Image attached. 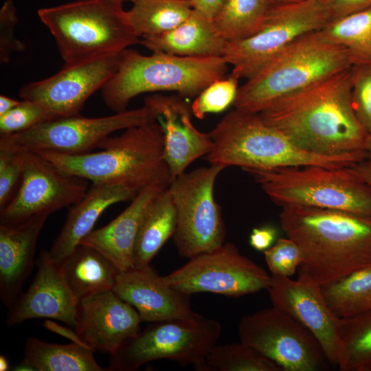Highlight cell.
Returning a JSON list of instances; mask_svg holds the SVG:
<instances>
[{
  "label": "cell",
  "mask_w": 371,
  "mask_h": 371,
  "mask_svg": "<svg viewBox=\"0 0 371 371\" xmlns=\"http://www.w3.org/2000/svg\"><path fill=\"white\" fill-rule=\"evenodd\" d=\"M123 1H131L132 3H134L138 0H122Z\"/></svg>",
  "instance_id": "cell-51"
},
{
  "label": "cell",
  "mask_w": 371,
  "mask_h": 371,
  "mask_svg": "<svg viewBox=\"0 0 371 371\" xmlns=\"http://www.w3.org/2000/svg\"><path fill=\"white\" fill-rule=\"evenodd\" d=\"M155 121L147 106L100 117L80 114L43 122L21 133L0 136V150L13 153L55 152L80 155L92 152L113 133Z\"/></svg>",
  "instance_id": "cell-11"
},
{
  "label": "cell",
  "mask_w": 371,
  "mask_h": 371,
  "mask_svg": "<svg viewBox=\"0 0 371 371\" xmlns=\"http://www.w3.org/2000/svg\"><path fill=\"white\" fill-rule=\"evenodd\" d=\"M10 370V363L4 355L0 356V370L7 371Z\"/></svg>",
  "instance_id": "cell-49"
},
{
  "label": "cell",
  "mask_w": 371,
  "mask_h": 371,
  "mask_svg": "<svg viewBox=\"0 0 371 371\" xmlns=\"http://www.w3.org/2000/svg\"><path fill=\"white\" fill-rule=\"evenodd\" d=\"M332 311L344 318L371 311V263L322 286Z\"/></svg>",
  "instance_id": "cell-30"
},
{
  "label": "cell",
  "mask_w": 371,
  "mask_h": 371,
  "mask_svg": "<svg viewBox=\"0 0 371 371\" xmlns=\"http://www.w3.org/2000/svg\"><path fill=\"white\" fill-rule=\"evenodd\" d=\"M13 370H16V371H34V369L32 367H30V366H28V365L21 362V361L13 368Z\"/></svg>",
  "instance_id": "cell-50"
},
{
  "label": "cell",
  "mask_w": 371,
  "mask_h": 371,
  "mask_svg": "<svg viewBox=\"0 0 371 371\" xmlns=\"http://www.w3.org/2000/svg\"><path fill=\"white\" fill-rule=\"evenodd\" d=\"M47 214L25 221L0 223V297L10 308L21 294L32 271L37 240Z\"/></svg>",
  "instance_id": "cell-22"
},
{
  "label": "cell",
  "mask_w": 371,
  "mask_h": 371,
  "mask_svg": "<svg viewBox=\"0 0 371 371\" xmlns=\"http://www.w3.org/2000/svg\"><path fill=\"white\" fill-rule=\"evenodd\" d=\"M164 189L155 186L142 190L120 215L105 226L93 229L79 245L98 250L121 271L133 268L134 245L141 221L153 200Z\"/></svg>",
  "instance_id": "cell-24"
},
{
  "label": "cell",
  "mask_w": 371,
  "mask_h": 371,
  "mask_svg": "<svg viewBox=\"0 0 371 371\" xmlns=\"http://www.w3.org/2000/svg\"><path fill=\"white\" fill-rule=\"evenodd\" d=\"M238 79L232 74L208 85L191 104L192 115L203 120L207 114L223 112L233 105L239 88Z\"/></svg>",
  "instance_id": "cell-35"
},
{
  "label": "cell",
  "mask_w": 371,
  "mask_h": 371,
  "mask_svg": "<svg viewBox=\"0 0 371 371\" xmlns=\"http://www.w3.org/2000/svg\"><path fill=\"white\" fill-rule=\"evenodd\" d=\"M351 100L358 120L368 133L371 131V66H352Z\"/></svg>",
  "instance_id": "cell-38"
},
{
  "label": "cell",
  "mask_w": 371,
  "mask_h": 371,
  "mask_svg": "<svg viewBox=\"0 0 371 371\" xmlns=\"http://www.w3.org/2000/svg\"><path fill=\"white\" fill-rule=\"evenodd\" d=\"M329 22L320 0L269 6L260 30L227 41L223 58L232 67L233 75L248 80L297 38Z\"/></svg>",
  "instance_id": "cell-12"
},
{
  "label": "cell",
  "mask_w": 371,
  "mask_h": 371,
  "mask_svg": "<svg viewBox=\"0 0 371 371\" xmlns=\"http://www.w3.org/2000/svg\"><path fill=\"white\" fill-rule=\"evenodd\" d=\"M137 194L122 185L92 183L85 196L69 207L61 231L48 251L51 258L60 265L93 230L97 220L106 208L132 200Z\"/></svg>",
  "instance_id": "cell-23"
},
{
  "label": "cell",
  "mask_w": 371,
  "mask_h": 371,
  "mask_svg": "<svg viewBox=\"0 0 371 371\" xmlns=\"http://www.w3.org/2000/svg\"><path fill=\"white\" fill-rule=\"evenodd\" d=\"M354 172L371 187V164L366 159L352 166Z\"/></svg>",
  "instance_id": "cell-45"
},
{
  "label": "cell",
  "mask_w": 371,
  "mask_h": 371,
  "mask_svg": "<svg viewBox=\"0 0 371 371\" xmlns=\"http://www.w3.org/2000/svg\"><path fill=\"white\" fill-rule=\"evenodd\" d=\"M240 341L277 363L282 371H320L328 361L316 338L300 323L272 306L244 316Z\"/></svg>",
  "instance_id": "cell-13"
},
{
  "label": "cell",
  "mask_w": 371,
  "mask_h": 371,
  "mask_svg": "<svg viewBox=\"0 0 371 371\" xmlns=\"http://www.w3.org/2000/svg\"><path fill=\"white\" fill-rule=\"evenodd\" d=\"M93 352L74 342L59 344L29 337L21 362L34 371H108L98 365Z\"/></svg>",
  "instance_id": "cell-28"
},
{
  "label": "cell",
  "mask_w": 371,
  "mask_h": 371,
  "mask_svg": "<svg viewBox=\"0 0 371 371\" xmlns=\"http://www.w3.org/2000/svg\"><path fill=\"white\" fill-rule=\"evenodd\" d=\"M366 152L367 154L366 160L371 164V131L368 133L366 146Z\"/></svg>",
  "instance_id": "cell-48"
},
{
  "label": "cell",
  "mask_w": 371,
  "mask_h": 371,
  "mask_svg": "<svg viewBox=\"0 0 371 371\" xmlns=\"http://www.w3.org/2000/svg\"><path fill=\"white\" fill-rule=\"evenodd\" d=\"M267 265L273 276H292L298 269L302 257L297 244L291 238H280L264 251Z\"/></svg>",
  "instance_id": "cell-37"
},
{
  "label": "cell",
  "mask_w": 371,
  "mask_h": 371,
  "mask_svg": "<svg viewBox=\"0 0 371 371\" xmlns=\"http://www.w3.org/2000/svg\"><path fill=\"white\" fill-rule=\"evenodd\" d=\"M206 362L208 371H282L277 363L241 341L216 344Z\"/></svg>",
  "instance_id": "cell-34"
},
{
  "label": "cell",
  "mask_w": 371,
  "mask_h": 371,
  "mask_svg": "<svg viewBox=\"0 0 371 371\" xmlns=\"http://www.w3.org/2000/svg\"><path fill=\"white\" fill-rule=\"evenodd\" d=\"M22 172L21 153L0 150V210L12 200L18 190Z\"/></svg>",
  "instance_id": "cell-39"
},
{
  "label": "cell",
  "mask_w": 371,
  "mask_h": 371,
  "mask_svg": "<svg viewBox=\"0 0 371 371\" xmlns=\"http://www.w3.org/2000/svg\"><path fill=\"white\" fill-rule=\"evenodd\" d=\"M22 177L12 200L0 210V223H19L32 216L69 207L87 193L89 181L68 175L40 154L21 153Z\"/></svg>",
  "instance_id": "cell-15"
},
{
  "label": "cell",
  "mask_w": 371,
  "mask_h": 371,
  "mask_svg": "<svg viewBox=\"0 0 371 371\" xmlns=\"http://www.w3.org/2000/svg\"><path fill=\"white\" fill-rule=\"evenodd\" d=\"M16 9L12 0L4 1L0 9V62L9 63L14 52H21L25 44L15 36V27L18 23Z\"/></svg>",
  "instance_id": "cell-40"
},
{
  "label": "cell",
  "mask_w": 371,
  "mask_h": 371,
  "mask_svg": "<svg viewBox=\"0 0 371 371\" xmlns=\"http://www.w3.org/2000/svg\"><path fill=\"white\" fill-rule=\"evenodd\" d=\"M37 272L27 290L8 308L7 324L13 326L38 318L56 319L71 328L77 324L79 301L69 286L60 266L43 251Z\"/></svg>",
  "instance_id": "cell-19"
},
{
  "label": "cell",
  "mask_w": 371,
  "mask_h": 371,
  "mask_svg": "<svg viewBox=\"0 0 371 371\" xmlns=\"http://www.w3.org/2000/svg\"><path fill=\"white\" fill-rule=\"evenodd\" d=\"M174 289L191 295L212 293L239 297L267 289L271 275L243 255L232 243L189 259L164 276Z\"/></svg>",
  "instance_id": "cell-14"
},
{
  "label": "cell",
  "mask_w": 371,
  "mask_h": 371,
  "mask_svg": "<svg viewBox=\"0 0 371 371\" xmlns=\"http://www.w3.org/2000/svg\"><path fill=\"white\" fill-rule=\"evenodd\" d=\"M49 120L52 117L43 106L23 100L10 112L0 116V136L21 133Z\"/></svg>",
  "instance_id": "cell-36"
},
{
  "label": "cell",
  "mask_w": 371,
  "mask_h": 371,
  "mask_svg": "<svg viewBox=\"0 0 371 371\" xmlns=\"http://www.w3.org/2000/svg\"><path fill=\"white\" fill-rule=\"evenodd\" d=\"M278 229L272 225L255 227L249 236L250 245L257 251H265L277 240Z\"/></svg>",
  "instance_id": "cell-42"
},
{
  "label": "cell",
  "mask_w": 371,
  "mask_h": 371,
  "mask_svg": "<svg viewBox=\"0 0 371 371\" xmlns=\"http://www.w3.org/2000/svg\"><path fill=\"white\" fill-rule=\"evenodd\" d=\"M226 43L212 20L194 8L188 18L175 28L139 41L153 52L189 57H223Z\"/></svg>",
  "instance_id": "cell-25"
},
{
  "label": "cell",
  "mask_w": 371,
  "mask_h": 371,
  "mask_svg": "<svg viewBox=\"0 0 371 371\" xmlns=\"http://www.w3.org/2000/svg\"><path fill=\"white\" fill-rule=\"evenodd\" d=\"M339 341L341 371H371V311L341 318Z\"/></svg>",
  "instance_id": "cell-32"
},
{
  "label": "cell",
  "mask_w": 371,
  "mask_h": 371,
  "mask_svg": "<svg viewBox=\"0 0 371 371\" xmlns=\"http://www.w3.org/2000/svg\"><path fill=\"white\" fill-rule=\"evenodd\" d=\"M164 135L165 158L171 182L194 161L206 156L213 143L210 133L198 130L192 122V109L181 95L155 94L144 99Z\"/></svg>",
  "instance_id": "cell-20"
},
{
  "label": "cell",
  "mask_w": 371,
  "mask_h": 371,
  "mask_svg": "<svg viewBox=\"0 0 371 371\" xmlns=\"http://www.w3.org/2000/svg\"><path fill=\"white\" fill-rule=\"evenodd\" d=\"M221 333L216 319L200 314L186 319L152 322L110 355L108 371H136L158 359L208 371L206 358Z\"/></svg>",
  "instance_id": "cell-9"
},
{
  "label": "cell",
  "mask_w": 371,
  "mask_h": 371,
  "mask_svg": "<svg viewBox=\"0 0 371 371\" xmlns=\"http://www.w3.org/2000/svg\"><path fill=\"white\" fill-rule=\"evenodd\" d=\"M43 326L58 335H60L69 340L72 342L81 345L84 347H86L89 349H91L78 336L75 329L72 330L66 326L58 324L56 322H54L51 319H46L43 322Z\"/></svg>",
  "instance_id": "cell-43"
},
{
  "label": "cell",
  "mask_w": 371,
  "mask_h": 371,
  "mask_svg": "<svg viewBox=\"0 0 371 371\" xmlns=\"http://www.w3.org/2000/svg\"><path fill=\"white\" fill-rule=\"evenodd\" d=\"M320 31L345 48L352 66H371V7L333 20Z\"/></svg>",
  "instance_id": "cell-31"
},
{
  "label": "cell",
  "mask_w": 371,
  "mask_h": 371,
  "mask_svg": "<svg viewBox=\"0 0 371 371\" xmlns=\"http://www.w3.org/2000/svg\"><path fill=\"white\" fill-rule=\"evenodd\" d=\"M190 2H191L192 0H190Z\"/></svg>",
  "instance_id": "cell-52"
},
{
  "label": "cell",
  "mask_w": 371,
  "mask_h": 371,
  "mask_svg": "<svg viewBox=\"0 0 371 371\" xmlns=\"http://www.w3.org/2000/svg\"><path fill=\"white\" fill-rule=\"evenodd\" d=\"M213 146L205 156L210 164L226 168L271 169L308 165L350 167L367 159L366 151L321 155L306 150L258 113L236 109L227 113L210 133Z\"/></svg>",
  "instance_id": "cell-4"
},
{
  "label": "cell",
  "mask_w": 371,
  "mask_h": 371,
  "mask_svg": "<svg viewBox=\"0 0 371 371\" xmlns=\"http://www.w3.org/2000/svg\"><path fill=\"white\" fill-rule=\"evenodd\" d=\"M227 64L221 56L189 57L153 52L146 56L126 49L117 70L101 89L105 104L124 111L131 100L147 93L173 91L182 97L198 95L213 81L223 78Z\"/></svg>",
  "instance_id": "cell-6"
},
{
  "label": "cell",
  "mask_w": 371,
  "mask_h": 371,
  "mask_svg": "<svg viewBox=\"0 0 371 371\" xmlns=\"http://www.w3.org/2000/svg\"><path fill=\"white\" fill-rule=\"evenodd\" d=\"M280 222L301 251V280L322 286L371 263V217L286 206L282 207Z\"/></svg>",
  "instance_id": "cell-2"
},
{
  "label": "cell",
  "mask_w": 371,
  "mask_h": 371,
  "mask_svg": "<svg viewBox=\"0 0 371 371\" xmlns=\"http://www.w3.org/2000/svg\"><path fill=\"white\" fill-rule=\"evenodd\" d=\"M351 89L352 67L276 99L258 115L306 150L366 151L368 133L354 111Z\"/></svg>",
  "instance_id": "cell-1"
},
{
  "label": "cell",
  "mask_w": 371,
  "mask_h": 371,
  "mask_svg": "<svg viewBox=\"0 0 371 371\" xmlns=\"http://www.w3.org/2000/svg\"><path fill=\"white\" fill-rule=\"evenodd\" d=\"M192 10L190 0H138L127 10V16L140 38L175 28L188 18Z\"/></svg>",
  "instance_id": "cell-29"
},
{
  "label": "cell",
  "mask_w": 371,
  "mask_h": 371,
  "mask_svg": "<svg viewBox=\"0 0 371 371\" xmlns=\"http://www.w3.org/2000/svg\"><path fill=\"white\" fill-rule=\"evenodd\" d=\"M141 322L137 311L112 290L79 302L74 329L93 352L111 355L140 331Z\"/></svg>",
  "instance_id": "cell-18"
},
{
  "label": "cell",
  "mask_w": 371,
  "mask_h": 371,
  "mask_svg": "<svg viewBox=\"0 0 371 371\" xmlns=\"http://www.w3.org/2000/svg\"><path fill=\"white\" fill-rule=\"evenodd\" d=\"M330 21L371 7V0H320Z\"/></svg>",
  "instance_id": "cell-41"
},
{
  "label": "cell",
  "mask_w": 371,
  "mask_h": 371,
  "mask_svg": "<svg viewBox=\"0 0 371 371\" xmlns=\"http://www.w3.org/2000/svg\"><path fill=\"white\" fill-rule=\"evenodd\" d=\"M176 223V208L167 188L156 196L142 218L134 245L133 267L150 265L166 242L172 237Z\"/></svg>",
  "instance_id": "cell-27"
},
{
  "label": "cell",
  "mask_w": 371,
  "mask_h": 371,
  "mask_svg": "<svg viewBox=\"0 0 371 371\" xmlns=\"http://www.w3.org/2000/svg\"><path fill=\"white\" fill-rule=\"evenodd\" d=\"M60 266L79 302L112 291L121 271L98 250L83 245H79Z\"/></svg>",
  "instance_id": "cell-26"
},
{
  "label": "cell",
  "mask_w": 371,
  "mask_h": 371,
  "mask_svg": "<svg viewBox=\"0 0 371 371\" xmlns=\"http://www.w3.org/2000/svg\"><path fill=\"white\" fill-rule=\"evenodd\" d=\"M21 101L12 99L4 95H0V116L10 112L16 107Z\"/></svg>",
  "instance_id": "cell-46"
},
{
  "label": "cell",
  "mask_w": 371,
  "mask_h": 371,
  "mask_svg": "<svg viewBox=\"0 0 371 371\" xmlns=\"http://www.w3.org/2000/svg\"><path fill=\"white\" fill-rule=\"evenodd\" d=\"M120 53L65 64L53 76L22 87L19 95L43 106L52 119L79 115L88 98L115 74Z\"/></svg>",
  "instance_id": "cell-16"
},
{
  "label": "cell",
  "mask_w": 371,
  "mask_h": 371,
  "mask_svg": "<svg viewBox=\"0 0 371 371\" xmlns=\"http://www.w3.org/2000/svg\"><path fill=\"white\" fill-rule=\"evenodd\" d=\"M347 52L320 30L291 43L238 88L233 104L238 111L258 113L284 95L349 69Z\"/></svg>",
  "instance_id": "cell-5"
},
{
  "label": "cell",
  "mask_w": 371,
  "mask_h": 371,
  "mask_svg": "<svg viewBox=\"0 0 371 371\" xmlns=\"http://www.w3.org/2000/svg\"><path fill=\"white\" fill-rule=\"evenodd\" d=\"M224 169L216 164L199 167L184 172L168 186L177 212L172 238L183 258L190 259L225 243V225L214 196L216 179Z\"/></svg>",
  "instance_id": "cell-10"
},
{
  "label": "cell",
  "mask_w": 371,
  "mask_h": 371,
  "mask_svg": "<svg viewBox=\"0 0 371 371\" xmlns=\"http://www.w3.org/2000/svg\"><path fill=\"white\" fill-rule=\"evenodd\" d=\"M269 7L267 0H225L212 21L226 41L244 39L260 30Z\"/></svg>",
  "instance_id": "cell-33"
},
{
  "label": "cell",
  "mask_w": 371,
  "mask_h": 371,
  "mask_svg": "<svg viewBox=\"0 0 371 371\" xmlns=\"http://www.w3.org/2000/svg\"><path fill=\"white\" fill-rule=\"evenodd\" d=\"M122 0H78L40 8L38 16L54 36L65 64L118 54L140 38Z\"/></svg>",
  "instance_id": "cell-7"
},
{
  "label": "cell",
  "mask_w": 371,
  "mask_h": 371,
  "mask_svg": "<svg viewBox=\"0 0 371 371\" xmlns=\"http://www.w3.org/2000/svg\"><path fill=\"white\" fill-rule=\"evenodd\" d=\"M305 0H267L269 5H278L297 3Z\"/></svg>",
  "instance_id": "cell-47"
},
{
  "label": "cell",
  "mask_w": 371,
  "mask_h": 371,
  "mask_svg": "<svg viewBox=\"0 0 371 371\" xmlns=\"http://www.w3.org/2000/svg\"><path fill=\"white\" fill-rule=\"evenodd\" d=\"M98 148L80 155L37 153L63 172L92 183L122 185L139 193L155 186L167 188L171 183L164 135L156 120L110 135Z\"/></svg>",
  "instance_id": "cell-3"
},
{
  "label": "cell",
  "mask_w": 371,
  "mask_h": 371,
  "mask_svg": "<svg viewBox=\"0 0 371 371\" xmlns=\"http://www.w3.org/2000/svg\"><path fill=\"white\" fill-rule=\"evenodd\" d=\"M245 171L281 207L306 206L371 217V187L352 166L308 165Z\"/></svg>",
  "instance_id": "cell-8"
},
{
  "label": "cell",
  "mask_w": 371,
  "mask_h": 371,
  "mask_svg": "<svg viewBox=\"0 0 371 371\" xmlns=\"http://www.w3.org/2000/svg\"><path fill=\"white\" fill-rule=\"evenodd\" d=\"M113 291L139 313L142 322L192 317L190 295L179 292L150 266L120 271Z\"/></svg>",
  "instance_id": "cell-21"
},
{
  "label": "cell",
  "mask_w": 371,
  "mask_h": 371,
  "mask_svg": "<svg viewBox=\"0 0 371 371\" xmlns=\"http://www.w3.org/2000/svg\"><path fill=\"white\" fill-rule=\"evenodd\" d=\"M225 0H192L194 9L210 19H213L223 5Z\"/></svg>",
  "instance_id": "cell-44"
},
{
  "label": "cell",
  "mask_w": 371,
  "mask_h": 371,
  "mask_svg": "<svg viewBox=\"0 0 371 371\" xmlns=\"http://www.w3.org/2000/svg\"><path fill=\"white\" fill-rule=\"evenodd\" d=\"M272 306L308 329L321 346L330 364L339 359L341 318L330 308L322 286L297 278L271 275L267 288Z\"/></svg>",
  "instance_id": "cell-17"
}]
</instances>
